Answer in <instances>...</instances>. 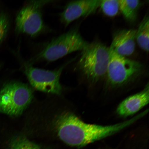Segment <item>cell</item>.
I'll return each mask as SVG.
<instances>
[{"instance_id": "6da1fadb", "label": "cell", "mask_w": 149, "mask_h": 149, "mask_svg": "<svg viewBox=\"0 0 149 149\" xmlns=\"http://www.w3.org/2000/svg\"><path fill=\"white\" fill-rule=\"evenodd\" d=\"M146 115L143 112L130 120L113 125L85 123L74 113L64 112L56 117L54 126L59 138L70 146L82 147L114 134Z\"/></svg>"}, {"instance_id": "7a4b0ae2", "label": "cell", "mask_w": 149, "mask_h": 149, "mask_svg": "<svg viewBox=\"0 0 149 149\" xmlns=\"http://www.w3.org/2000/svg\"><path fill=\"white\" fill-rule=\"evenodd\" d=\"M78 66L87 79L95 82L107 75L109 48L99 42L90 44L81 51Z\"/></svg>"}, {"instance_id": "3957f363", "label": "cell", "mask_w": 149, "mask_h": 149, "mask_svg": "<svg viewBox=\"0 0 149 149\" xmlns=\"http://www.w3.org/2000/svg\"><path fill=\"white\" fill-rule=\"evenodd\" d=\"M32 89L26 84L11 81L0 91V113L12 116H19L31 104Z\"/></svg>"}, {"instance_id": "277c9868", "label": "cell", "mask_w": 149, "mask_h": 149, "mask_svg": "<svg viewBox=\"0 0 149 149\" xmlns=\"http://www.w3.org/2000/svg\"><path fill=\"white\" fill-rule=\"evenodd\" d=\"M77 30L72 29L52 40L34 58L33 61H56L76 51H82L88 45Z\"/></svg>"}, {"instance_id": "5b68a950", "label": "cell", "mask_w": 149, "mask_h": 149, "mask_svg": "<svg viewBox=\"0 0 149 149\" xmlns=\"http://www.w3.org/2000/svg\"><path fill=\"white\" fill-rule=\"evenodd\" d=\"M143 68L139 61L117 54L109 48L107 75L111 86L119 87L129 82L141 73Z\"/></svg>"}, {"instance_id": "8992f818", "label": "cell", "mask_w": 149, "mask_h": 149, "mask_svg": "<svg viewBox=\"0 0 149 149\" xmlns=\"http://www.w3.org/2000/svg\"><path fill=\"white\" fill-rule=\"evenodd\" d=\"M47 1H33L24 6L18 13L15 21V31L35 37L44 30L41 8Z\"/></svg>"}, {"instance_id": "52a82bcc", "label": "cell", "mask_w": 149, "mask_h": 149, "mask_svg": "<svg viewBox=\"0 0 149 149\" xmlns=\"http://www.w3.org/2000/svg\"><path fill=\"white\" fill-rule=\"evenodd\" d=\"M65 66L48 70L35 68L31 64L24 66V72L31 86L37 90L59 95L62 92L60 78Z\"/></svg>"}, {"instance_id": "ba28073f", "label": "cell", "mask_w": 149, "mask_h": 149, "mask_svg": "<svg viewBox=\"0 0 149 149\" xmlns=\"http://www.w3.org/2000/svg\"><path fill=\"white\" fill-rule=\"evenodd\" d=\"M101 0H79L70 2L60 15L61 23L66 27L80 18L94 13L100 7Z\"/></svg>"}, {"instance_id": "9c48e42d", "label": "cell", "mask_w": 149, "mask_h": 149, "mask_svg": "<svg viewBox=\"0 0 149 149\" xmlns=\"http://www.w3.org/2000/svg\"><path fill=\"white\" fill-rule=\"evenodd\" d=\"M136 30L123 29L113 35L109 48L115 53L126 57L131 55L135 51Z\"/></svg>"}, {"instance_id": "30bf717a", "label": "cell", "mask_w": 149, "mask_h": 149, "mask_svg": "<svg viewBox=\"0 0 149 149\" xmlns=\"http://www.w3.org/2000/svg\"><path fill=\"white\" fill-rule=\"evenodd\" d=\"M148 84L142 91L126 98L119 105L117 113L120 116L127 117L135 114L149 103Z\"/></svg>"}, {"instance_id": "8fae6325", "label": "cell", "mask_w": 149, "mask_h": 149, "mask_svg": "<svg viewBox=\"0 0 149 149\" xmlns=\"http://www.w3.org/2000/svg\"><path fill=\"white\" fill-rule=\"evenodd\" d=\"M120 11L125 19L130 23L136 20L138 12L141 5L139 0H119Z\"/></svg>"}, {"instance_id": "7c38bea8", "label": "cell", "mask_w": 149, "mask_h": 149, "mask_svg": "<svg viewBox=\"0 0 149 149\" xmlns=\"http://www.w3.org/2000/svg\"><path fill=\"white\" fill-rule=\"evenodd\" d=\"M148 15L144 16L140 24L136 34V42L141 49L148 52L149 44V18Z\"/></svg>"}, {"instance_id": "4fadbf2b", "label": "cell", "mask_w": 149, "mask_h": 149, "mask_svg": "<svg viewBox=\"0 0 149 149\" xmlns=\"http://www.w3.org/2000/svg\"><path fill=\"white\" fill-rule=\"evenodd\" d=\"M100 7L106 16L113 17L120 11L119 0H101Z\"/></svg>"}, {"instance_id": "5bb4252c", "label": "cell", "mask_w": 149, "mask_h": 149, "mask_svg": "<svg viewBox=\"0 0 149 149\" xmlns=\"http://www.w3.org/2000/svg\"><path fill=\"white\" fill-rule=\"evenodd\" d=\"M9 149H41L25 137L18 136L12 141Z\"/></svg>"}, {"instance_id": "9a60e30c", "label": "cell", "mask_w": 149, "mask_h": 149, "mask_svg": "<svg viewBox=\"0 0 149 149\" xmlns=\"http://www.w3.org/2000/svg\"><path fill=\"white\" fill-rule=\"evenodd\" d=\"M9 28L8 17L5 14L0 13V43L5 38Z\"/></svg>"}]
</instances>
